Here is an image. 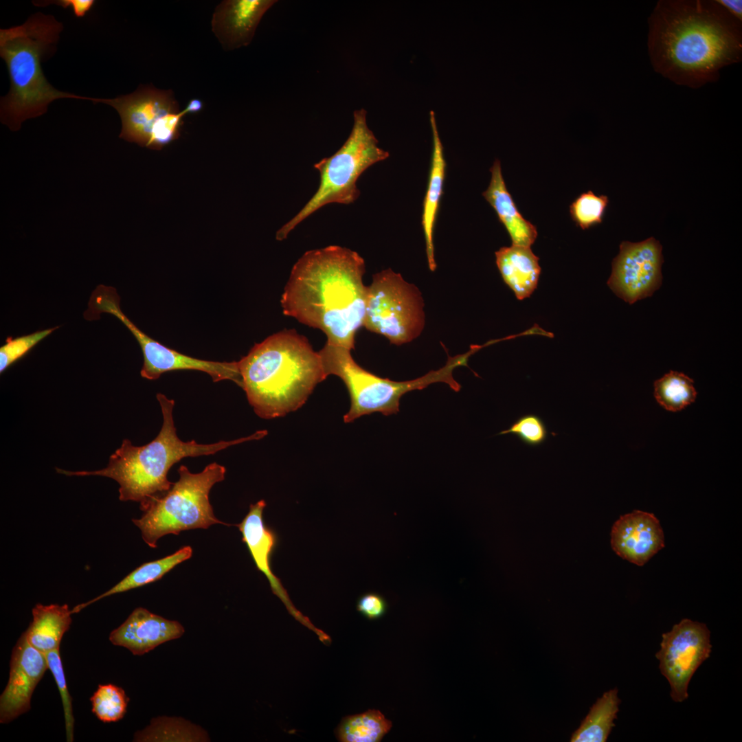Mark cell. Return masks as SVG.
<instances>
[{"label": "cell", "instance_id": "14", "mask_svg": "<svg viewBox=\"0 0 742 742\" xmlns=\"http://www.w3.org/2000/svg\"><path fill=\"white\" fill-rule=\"evenodd\" d=\"M48 669L46 656L27 639L25 632L15 644L8 684L0 696V723H8L31 708V698Z\"/></svg>", "mask_w": 742, "mask_h": 742}, {"label": "cell", "instance_id": "21", "mask_svg": "<svg viewBox=\"0 0 742 742\" xmlns=\"http://www.w3.org/2000/svg\"><path fill=\"white\" fill-rule=\"evenodd\" d=\"M495 254L500 274L516 297L521 300L530 297L541 273L539 258L530 247L512 245L501 247Z\"/></svg>", "mask_w": 742, "mask_h": 742}, {"label": "cell", "instance_id": "17", "mask_svg": "<svg viewBox=\"0 0 742 742\" xmlns=\"http://www.w3.org/2000/svg\"><path fill=\"white\" fill-rule=\"evenodd\" d=\"M183 633L184 628L179 622L137 607L111 631L109 640L115 646L126 648L133 655H142L164 642L180 638Z\"/></svg>", "mask_w": 742, "mask_h": 742}, {"label": "cell", "instance_id": "2", "mask_svg": "<svg viewBox=\"0 0 742 742\" xmlns=\"http://www.w3.org/2000/svg\"><path fill=\"white\" fill-rule=\"evenodd\" d=\"M365 271L363 258L348 248L329 245L306 251L284 286L283 313L322 330L326 342L354 349L366 313Z\"/></svg>", "mask_w": 742, "mask_h": 742}, {"label": "cell", "instance_id": "30", "mask_svg": "<svg viewBox=\"0 0 742 742\" xmlns=\"http://www.w3.org/2000/svg\"><path fill=\"white\" fill-rule=\"evenodd\" d=\"M44 653L47 658L48 669L54 677L62 699L67 741L71 742L74 741V717L71 698L66 685L59 648Z\"/></svg>", "mask_w": 742, "mask_h": 742}, {"label": "cell", "instance_id": "19", "mask_svg": "<svg viewBox=\"0 0 742 742\" xmlns=\"http://www.w3.org/2000/svg\"><path fill=\"white\" fill-rule=\"evenodd\" d=\"M490 172L491 181L482 196L494 209L499 221L505 227L512 245L530 247L537 237V227L518 210L506 188L499 159L495 160Z\"/></svg>", "mask_w": 742, "mask_h": 742}, {"label": "cell", "instance_id": "33", "mask_svg": "<svg viewBox=\"0 0 742 742\" xmlns=\"http://www.w3.org/2000/svg\"><path fill=\"white\" fill-rule=\"evenodd\" d=\"M357 611L369 620L381 618L386 613L387 603L385 598L376 593H366L357 601Z\"/></svg>", "mask_w": 742, "mask_h": 742}, {"label": "cell", "instance_id": "36", "mask_svg": "<svg viewBox=\"0 0 742 742\" xmlns=\"http://www.w3.org/2000/svg\"><path fill=\"white\" fill-rule=\"evenodd\" d=\"M203 102L198 98H194L189 101L186 108L189 113H197L203 109Z\"/></svg>", "mask_w": 742, "mask_h": 742}, {"label": "cell", "instance_id": "16", "mask_svg": "<svg viewBox=\"0 0 742 742\" xmlns=\"http://www.w3.org/2000/svg\"><path fill=\"white\" fill-rule=\"evenodd\" d=\"M275 0H225L212 19V30L225 50L248 45L265 13Z\"/></svg>", "mask_w": 742, "mask_h": 742}, {"label": "cell", "instance_id": "13", "mask_svg": "<svg viewBox=\"0 0 742 742\" xmlns=\"http://www.w3.org/2000/svg\"><path fill=\"white\" fill-rule=\"evenodd\" d=\"M98 102L117 111L122 124L120 138L145 147L158 120L168 113L180 111L172 90H161L153 85H140L130 94L100 98Z\"/></svg>", "mask_w": 742, "mask_h": 742}, {"label": "cell", "instance_id": "3", "mask_svg": "<svg viewBox=\"0 0 742 742\" xmlns=\"http://www.w3.org/2000/svg\"><path fill=\"white\" fill-rule=\"evenodd\" d=\"M238 363L248 402L265 419L300 408L327 377L319 352L295 330H281L256 344Z\"/></svg>", "mask_w": 742, "mask_h": 742}, {"label": "cell", "instance_id": "35", "mask_svg": "<svg viewBox=\"0 0 742 742\" xmlns=\"http://www.w3.org/2000/svg\"><path fill=\"white\" fill-rule=\"evenodd\" d=\"M732 16L742 22V1L739 0H716Z\"/></svg>", "mask_w": 742, "mask_h": 742}, {"label": "cell", "instance_id": "34", "mask_svg": "<svg viewBox=\"0 0 742 742\" xmlns=\"http://www.w3.org/2000/svg\"><path fill=\"white\" fill-rule=\"evenodd\" d=\"M95 3L94 0H57L36 1L34 5L39 6L56 4L63 8H71L76 17L84 16Z\"/></svg>", "mask_w": 742, "mask_h": 742}, {"label": "cell", "instance_id": "5", "mask_svg": "<svg viewBox=\"0 0 742 742\" xmlns=\"http://www.w3.org/2000/svg\"><path fill=\"white\" fill-rule=\"evenodd\" d=\"M62 29V23L53 16L38 12L21 25L0 30V56L10 80L8 95L1 98L0 117L10 130L18 131L25 120L46 113L54 100L94 102V98L56 89L44 76L41 60L52 52Z\"/></svg>", "mask_w": 742, "mask_h": 742}, {"label": "cell", "instance_id": "1", "mask_svg": "<svg viewBox=\"0 0 742 742\" xmlns=\"http://www.w3.org/2000/svg\"><path fill=\"white\" fill-rule=\"evenodd\" d=\"M648 24L651 64L676 85L699 88L741 60V22L716 0H660Z\"/></svg>", "mask_w": 742, "mask_h": 742}, {"label": "cell", "instance_id": "32", "mask_svg": "<svg viewBox=\"0 0 742 742\" xmlns=\"http://www.w3.org/2000/svg\"><path fill=\"white\" fill-rule=\"evenodd\" d=\"M188 113L186 108L181 111L170 113L161 117L152 129L147 148L161 150L177 139L180 135L183 117Z\"/></svg>", "mask_w": 742, "mask_h": 742}, {"label": "cell", "instance_id": "27", "mask_svg": "<svg viewBox=\"0 0 742 742\" xmlns=\"http://www.w3.org/2000/svg\"><path fill=\"white\" fill-rule=\"evenodd\" d=\"M92 712L104 723L115 722L122 719L129 701L125 691L114 684H100L90 698Z\"/></svg>", "mask_w": 742, "mask_h": 742}, {"label": "cell", "instance_id": "31", "mask_svg": "<svg viewBox=\"0 0 742 742\" xmlns=\"http://www.w3.org/2000/svg\"><path fill=\"white\" fill-rule=\"evenodd\" d=\"M511 434L524 444L537 447L543 444L548 437L547 427L539 416L526 414L517 419L510 427L498 434Z\"/></svg>", "mask_w": 742, "mask_h": 742}, {"label": "cell", "instance_id": "15", "mask_svg": "<svg viewBox=\"0 0 742 742\" xmlns=\"http://www.w3.org/2000/svg\"><path fill=\"white\" fill-rule=\"evenodd\" d=\"M611 545L619 556L642 566L664 547V532L653 513L633 510L614 524Z\"/></svg>", "mask_w": 742, "mask_h": 742}, {"label": "cell", "instance_id": "28", "mask_svg": "<svg viewBox=\"0 0 742 742\" xmlns=\"http://www.w3.org/2000/svg\"><path fill=\"white\" fill-rule=\"evenodd\" d=\"M609 204L606 195H596L592 190L583 192L570 205L572 221L582 229H587L603 222Z\"/></svg>", "mask_w": 742, "mask_h": 742}, {"label": "cell", "instance_id": "10", "mask_svg": "<svg viewBox=\"0 0 742 742\" xmlns=\"http://www.w3.org/2000/svg\"><path fill=\"white\" fill-rule=\"evenodd\" d=\"M350 351L328 342L318 351L326 376H339L348 389L350 407L344 416V423H352L374 412L385 416L397 414L400 398L406 392L405 383L381 378L366 370L354 360Z\"/></svg>", "mask_w": 742, "mask_h": 742}, {"label": "cell", "instance_id": "23", "mask_svg": "<svg viewBox=\"0 0 742 742\" xmlns=\"http://www.w3.org/2000/svg\"><path fill=\"white\" fill-rule=\"evenodd\" d=\"M192 549L187 546L162 559L145 563L135 569L118 583L95 598L76 605L73 613H78L89 605L105 597L137 588L161 578L176 565L192 556Z\"/></svg>", "mask_w": 742, "mask_h": 742}, {"label": "cell", "instance_id": "7", "mask_svg": "<svg viewBox=\"0 0 742 742\" xmlns=\"http://www.w3.org/2000/svg\"><path fill=\"white\" fill-rule=\"evenodd\" d=\"M179 480L164 495L151 500L142 510L140 518L133 522L150 548L166 535H179L188 530L207 529L224 522L214 514L209 493L212 486L225 479V466L212 462L199 473H194L185 465L178 469Z\"/></svg>", "mask_w": 742, "mask_h": 742}, {"label": "cell", "instance_id": "8", "mask_svg": "<svg viewBox=\"0 0 742 742\" xmlns=\"http://www.w3.org/2000/svg\"><path fill=\"white\" fill-rule=\"evenodd\" d=\"M424 302L418 289L391 269L372 276L367 286L363 326L400 346L416 339L425 326Z\"/></svg>", "mask_w": 742, "mask_h": 742}, {"label": "cell", "instance_id": "22", "mask_svg": "<svg viewBox=\"0 0 742 742\" xmlns=\"http://www.w3.org/2000/svg\"><path fill=\"white\" fill-rule=\"evenodd\" d=\"M71 614L66 604L36 605L32 609V621L25 631L27 640L43 653L59 648L71 625Z\"/></svg>", "mask_w": 742, "mask_h": 742}, {"label": "cell", "instance_id": "29", "mask_svg": "<svg viewBox=\"0 0 742 742\" xmlns=\"http://www.w3.org/2000/svg\"><path fill=\"white\" fill-rule=\"evenodd\" d=\"M59 326L37 330L33 333L13 338L8 337L0 348V372L25 355L34 346Z\"/></svg>", "mask_w": 742, "mask_h": 742}, {"label": "cell", "instance_id": "6", "mask_svg": "<svg viewBox=\"0 0 742 742\" xmlns=\"http://www.w3.org/2000/svg\"><path fill=\"white\" fill-rule=\"evenodd\" d=\"M351 132L341 148L333 155L313 165L319 173V185L309 201L290 221L276 232L282 240L304 220L330 203L349 205L359 196V177L372 165L389 157V153L378 145V139L369 128L363 109L353 113Z\"/></svg>", "mask_w": 742, "mask_h": 742}, {"label": "cell", "instance_id": "26", "mask_svg": "<svg viewBox=\"0 0 742 742\" xmlns=\"http://www.w3.org/2000/svg\"><path fill=\"white\" fill-rule=\"evenodd\" d=\"M693 380L686 374L670 371L654 383V396L668 411L678 412L693 403L697 397Z\"/></svg>", "mask_w": 742, "mask_h": 742}, {"label": "cell", "instance_id": "20", "mask_svg": "<svg viewBox=\"0 0 742 742\" xmlns=\"http://www.w3.org/2000/svg\"><path fill=\"white\" fill-rule=\"evenodd\" d=\"M429 115L433 148L428 185L423 205L422 227L425 240L429 269L431 271H434L436 269V262L434 253V232L442 194L446 172V161L434 112L430 111Z\"/></svg>", "mask_w": 742, "mask_h": 742}, {"label": "cell", "instance_id": "4", "mask_svg": "<svg viewBox=\"0 0 742 742\" xmlns=\"http://www.w3.org/2000/svg\"><path fill=\"white\" fill-rule=\"evenodd\" d=\"M156 397L161 409L163 423L158 435L151 442L135 446L130 440H123L121 446L110 456L107 466L100 470L69 471L57 469V471L67 475H100L111 478L120 485V500L139 502L143 510L151 500L170 489L173 483L168 479V471L181 459L213 455L233 445L261 439L268 434L267 430H259L247 437L212 444H199L194 440L185 442L177 434L172 416L175 401L161 393H158Z\"/></svg>", "mask_w": 742, "mask_h": 742}, {"label": "cell", "instance_id": "24", "mask_svg": "<svg viewBox=\"0 0 742 742\" xmlns=\"http://www.w3.org/2000/svg\"><path fill=\"white\" fill-rule=\"evenodd\" d=\"M620 699L617 688L605 692L590 708L589 712L571 737L572 742H605L615 726Z\"/></svg>", "mask_w": 742, "mask_h": 742}, {"label": "cell", "instance_id": "11", "mask_svg": "<svg viewBox=\"0 0 742 742\" xmlns=\"http://www.w3.org/2000/svg\"><path fill=\"white\" fill-rule=\"evenodd\" d=\"M710 632L704 623L682 619L662 635L656 653L661 673L671 686V697L682 702L688 697L689 682L699 666L710 655Z\"/></svg>", "mask_w": 742, "mask_h": 742}, {"label": "cell", "instance_id": "9", "mask_svg": "<svg viewBox=\"0 0 742 742\" xmlns=\"http://www.w3.org/2000/svg\"><path fill=\"white\" fill-rule=\"evenodd\" d=\"M120 296L114 287L104 286L92 296L89 310L95 319L106 313L117 317L133 334L139 343L144 357L141 376L155 380L172 370H198L208 374L214 382L229 380L240 385L241 377L238 361L218 362L194 358L172 350L150 338L137 328L122 311Z\"/></svg>", "mask_w": 742, "mask_h": 742}, {"label": "cell", "instance_id": "25", "mask_svg": "<svg viewBox=\"0 0 742 742\" xmlns=\"http://www.w3.org/2000/svg\"><path fill=\"white\" fill-rule=\"evenodd\" d=\"M392 722L377 710L344 717L336 729L341 742H379L390 730Z\"/></svg>", "mask_w": 742, "mask_h": 742}, {"label": "cell", "instance_id": "18", "mask_svg": "<svg viewBox=\"0 0 742 742\" xmlns=\"http://www.w3.org/2000/svg\"><path fill=\"white\" fill-rule=\"evenodd\" d=\"M265 507L264 499L251 504L248 513L236 526L242 533L243 541L247 545L257 569L266 576L273 592L282 600L291 614L304 620L292 605L280 580L271 569V558L278 545V537L276 532L265 524L263 511Z\"/></svg>", "mask_w": 742, "mask_h": 742}, {"label": "cell", "instance_id": "12", "mask_svg": "<svg viewBox=\"0 0 742 742\" xmlns=\"http://www.w3.org/2000/svg\"><path fill=\"white\" fill-rule=\"evenodd\" d=\"M662 251L653 237L638 243L622 241L612 262L609 287L629 304L651 296L662 284Z\"/></svg>", "mask_w": 742, "mask_h": 742}]
</instances>
